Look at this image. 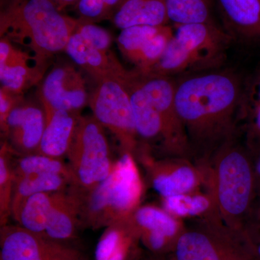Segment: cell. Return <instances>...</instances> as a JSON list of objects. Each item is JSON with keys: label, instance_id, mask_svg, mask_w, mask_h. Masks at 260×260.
I'll return each mask as SVG.
<instances>
[{"label": "cell", "instance_id": "5", "mask_svg": "<svg viewBox=\"0 0 260 260\" xmlns=\"http://www.w3.org/2000/svg\"><path fill=\"white\" fill-rule=\"evenodd\" d=\"M67 158L73 184L83 191L93 189L112 172L114 162L105 129L92 116H80Z\"/></svg>", "mask_w": 260, "mask_h": 260}, {"label": "cell", "instance_id": "29", "mask_svg": "<svg viewBox=\"0 0 260 260\" xmlns=\"http://www.w3.org/2000/svg\"><path fill=\"white\" fill-rule=\"evenodd\" d=\"M208 201L202 196L193 198L184 194L176 195L166 198V208L171 213L179 215L199 214L206 210L208 207Z\"/></svg>", "mask_w": 260, "mask_h": 260}, {"label": "cell", "instance_id": "24", "mask_svg": "<svg viewBox=\"0 0 260 260\" xmlns=\"http://www.w3.org/2000/svg\"><path fill=\"white\" fill-rule=\"evenodd\" d=\"M14 152L6 143L0 150V225H8L12 216V201L15 185Z\"/></svg>", "mask_w": 260, "mask_h": 260}, {"label": "cell", "instance_id": "3", "mask_svg": "<svg viewBox=\"0 0 260 260\" xmlns=\"http://www.w3.org/2000/svg\"><path fill=\"white\" fill-rule=\"evenodd\" d=\"M174 37L155 66L145 75H170L201 71L220 66L233 40L213 23L174 25Z\"/></svg>", "mask_w": 260, "mask_h": 260}, {"label": "cell", "instance_id": "1", "mask_svg": "<svg viewBox=\"0 0 260 260\" xmlns=\"http://www.w3.org/2000/svg\"><path fill=\"white\" fill-rule=\"evenodd\" d=\"M244 90L235 75L223 72L194 75L176 84V109L183 125L199 140L225 135L242 109Z\"/></svg>", "mask_w": 260, "mask_h": 260}, {"label": "cell", "instance_id": "14", "mask_svg": "<svg viewBox=\"0 0 260 260\" xmlns=\"http://www.w3.org/2000/svg\"><path fill=\"white\" fill-rule=\"evenodd\" d=\"M82 206L83 194L79 188L71 185L58 191L48 220L46 237L66 244L75 239L80 228L84 226Z\"/></svg>", "mask_w": 260, "mask_h": 260}, {"label": "cell", "instance_id": "11", "mask_svg": "<svg viewBox=\"0 0 260 260\" xmlns=\"http://www.w3.org/2000/svg\"><path fill=\"white\" fill-rule=\"evenodd\" d=\"M34 56L15 47L5 38L0 42V80L1 87L15 93L24 91L43 79L47 67L30 65Z\"/></svg>", "mask_w": 260, "mask_h": 260}, {"label": "cell", "instance_id": "33", "mask_svg": "<svg viewBox=\"0 0 260 260\" xmlns=\"http://www.w3.org/2000/svg\"><path fill=\"white\" fill-rule=\"evenodd\" d=\"M24 101L23 94L15 93L1 87L0 89V126H4L10 112Z\"/></svg>", "mask_w": 260, "mask_h": 260}, {"label": "cell", "instance_id": "2", "mask_svg": "<svg viewBox=\"0 0 260 260\" xmlns=\"http://www.w3.org/2000/svg\"><path fill=\"white\" fill-rule=\"evenodd\" d=\"M2 38L30 48L36 60L48 61L64 51L79 20L66 16L51 0H21L2 12Z\"/></svg>", "mask_w": 260, "mask_h": 260}, {"label": "cell", "instance_id": "21", "mask_svg": "<svg viewBox=\"0 0 260 260\" xmlns=\"http://www.w3.org/2000/svg\"><path fill=\"white\" fill-rule=\"evenodd\" d=\"M56 193H39L29 197L24 200L13 218L20 227L45 236Z\"/></svg>", "mask_w": 260, "mask_h": 260}, {"label": "cell", "instance_id": "22", "mask_svg": "<svg viewBox=\"0 0 260 260\" xmlns=\"http://www.w3.org/2000/svg\"><path fill=\"white\" fill-rule=\"evenodd\" d=\"M214 0H167L169 22L174 25L213 23Z\"/></svg>", "mask_w": 260, "mask_h": 260}, {"label": "cell", "instance_id": "12", "mask_svg": "<svg viewBox=\"0 0 260 260\" xmlns=\"http://www.w3.org/2000/svg\"><path fill=\"white\" fill-rule=\"evenodd\" d=\"M72 60L98 83L116 80L125 83L132 71L126 70L110 50L90 47L74 32L64 50Z\"/></svg>", "mask_w": 260, "mask_h": 260}, {"label": "cell", "instance_id": "10", "mask_svg": "<svg viewBox=\"0 0 260 260\" xmlns=\"http://www.w3.org/2000/svg\"><path fill=\"white\" fill-rule=\"evenodd\" d=\"M45 126L42 106L24 100L10 112L1 133L5 143L16 155H30L39 153Z\"/></svg>", "mask_w": 260, "mask_h": 260}, {"label": "cell", "instance_id": "27", "mask_svg": "<svg viewBox=\"0 0 260 260\" xmlns=\"http://www.w3.org/2000/svg\"><path fill=\"white\" fill-rule=\"evenodd\" d=\"M177 260H220L218 253L204 234L189 232L177 242Z\"/></svg>", "mask_w": 260, "mask_h": 260}, {"label": "cell", "instance_id": "35", "mask_svg": "<svg viewBox=\"0 0 260 260\" xmlns=\"http://www.w3.org/2000/svg\"><path fill=\"white\" fill-rule=\"evenodd\" d=\"M254 175L256 181H260V152L258 158L256 159L255 167L254 169Z\"/></svg>", "mask_w": 260, "mask_h": 260}, {"label": "cell", "instance_id": "6", "mask_svg": "<svg viewBox=\"0 0 260 260\" xmlns=\"http://www.w3.org/2000/svg\"><path fill=\"white\" fill-rule=\"evenodd\" d=\"M88 105L94 118L115 137L124 153H130L136 144L138 134L124 83L116 80L98 83L90 94Z\"/></svg>", "mask_w": 260, "mask_h": 260}, {"label": "cell", "instance_id": "34", "mask_svg": "<svg viewBox=\"0 0 260 260\" xmlns=\"http://www.w3.org/2000/svg\"><path fill=\"white\" fill-rule=\"evenodd\" d=\"M51 1L56 5L58 9L61 11L66 7L72 5H76L78 0H51Z\"/></svg>", "mask_w": 260, "mask_h": 260}, {"label": "cell", "instance_id": "4", "mask_svg": "<svg viewBox=\"0 0 260 260\" xmlns=\"http://www.w3.org/2000/svg\"><path fill=\"white\" fill-rule=\"evenodd\" d=\"M143 183L134 159L123 153L104 181L83 194V225L92 229L107 228L128 218L139 204Z\"/></svg>", "mask_w": 260, "mask_h": 260}, {"label": "cell", "instance_id": "28", "mask_svg": "<svg viewBox=\"0 0 260 260\" xmlns=\"http://www.w3.org/2000/svg\"><path fill=\"white\" fill-rule=\"evenodd\" d=\"M194 172L189 167H181L172 174L158 173L153 178L154 189L165 198L184 194L194 186Z\"/></svg>", "mask_w": 260, "mask_h": 260}, {"label": "cell", "instance_id": "20", "mask_svg": "<svg viewBox=\"0 0 260 260\" xmlns=\"http://www.w3.org/2000/svg\"><path fill=\"white\" fill-rule=\"evenodd\" d=\"M73 185L68 178L57 174H30L15 179L12 201V217L24 200L39 193L58 192Z\"/></svg>", "mask_w": 260, "mask_h": 260}, {"label": "cell", "instance_id": "36", "mask_svg": "<svg viewBox=\"0 0 260 260\" xmlns=\"http://www.w3.org/2000/svg\"><path fill=\"white\" fill-rule=\"evenodd\" d=\"M20 1H21V0H8V4L7 5V6H8V5L16 4V3H18Z\"/></svg>", "mask_w": 260, "mask_h": 260}, {"label": "cell", "instance_id": "25", "mask_svg": "<svg viewBox=\"0 0 260 260\" xmlns=\"http://www.w3.org/2000/svg\"><path fill=\"white\" fill-rule=\"evenodd\" d=\"M129 217L139 235L142 233L156 232L169 239L177 232L175 220L165 212L154 207L138 208Z\"/></svg>", "mask_w": 260, "mask_h": 260}, {"label": "cell", "instance_id": "8", "mask_svg": "<svg viewBox=\"0 0 260 260\" xmlns=\"http://www.w3.org/2000/svg\"><path fill=\"white\" fill-rule=\"evenodd\" d=\"M39 99L46 114L57 110L80 113L90 95L81 73L70 63H59L43 78Z\"/></svg>", "mask_w": 260, "mask_h": 260}, {"label": "cell", "instance_id": "19", "mask_svg": "<svg viewBox=\"0 0 260 260\" xmlns=\"http://www.w3.org/2000/svg\"><path fill=\"white\" fill-rule=\"evenodd\" d=\"M139 236L130 217L106 228L95 248V260H126L132 243Z\"/></svg>", "mask_w": 260, "mask_h": 260}, {"label": "cell", "instance_id": "31", "mask_svg": "<svg viewBox=\"0 0 260 260\" xmlns=\"http://www.w3.org/2000/svg\"><path fill=\"white\" fill-rule=\"evenodd\" d=\"M241 110L250 115L253 132L260 140V73L247 90H244Z\"/></svg>", "mask_w": 260, "mask_h": 260}, {"label": "cell", "instance_id": "26", "mask_svg": "<svg viewBox=\"0 0 260 260\" xmlns=\"http://www.w3.org/2000/svg\"><path fill=\"white\" fill-rule=\"evenodd\" d=\"M164 26L140 25L122 29L116 39L118 49L134 64L143 48Z\"/></svg>", "mask_w": 260, "mask_h": 260}, {"label": "cell", "instance_id": "32", "mask_svg": "<svg viewBox=\"0 0 260 260\" xmlns=\"http://www.w3.org/2000/svg\"><path fill=\"white\" fill-rule=\"evenodd\" d=\"M75 5L83 22L93 23L110 16L103 0H78Z\"/></svg>", "mask_w": 260, "mask_h": 260}, {"label": "cell", "instance_id": "9", "mask_svg": "<svg viewBox=\"0 0 260 260\" xmlns=\"http://www.w3.org/2000/svg\"><path fill=\"white\" fill-rule=\"evenodd\" d=\"M255 186L254 168L243 154L232 152L222 159L218 172V198L227 213L237 215L245 213Z\"/></svg>", "mask_w": 260, "mask_h": 260}, {"label": "cell", "instance_id": "17", "mask_svg": "<svg viewBox=\"0 0 260 260\" xmlns=\"http://www.w3.org/2000/svg\"><path fill=\"white\" fill-rule=\"evenodd\" d=\"M80 116V113L66 110L46 114L39 153L59 159L67 157Z\"/></svg>", "mask_w": 260, "mask_h": 260}, {"label": "cell", "instance_id": "7", "mask_svg": "<svg viewBox=\"0 0 260 260\" xmlns=\"http://www.w3.org/2000/svg\"><path fill=\"white\" fill-rule=\"evenodd\" d=\"M0 260L86 259L81 251L66 243L8 224L0 230Z\"/></svg>", "mask_w": 260, "mask_h": 260}, {"label": "cell", "instance_id": "30", "mask_svg": "<svg viewBox=\"0 0 260 260\" xmlns=\"http://www.w3.org/2000/svg\"><path fill=\"white\" fill-rule=\"evenodd\" d=\"M75 32L90 47L103 51L110 50L112 38L110 32L106 29L93 23L83 22L79 20V23Z\"/></svg>", "mask_w": 260, "mask_h": 260}, {"label": "cell", "instance_id": "23", "mask_svg": "<svg viewBox=\"0 0 260 260\" xmlns=\"http://www.w3.org/2000/svg\"><path fill=\"white\" fill-rule=\"evenodd\" d=\"M18 156V158H14L13 162L15 179L30 174H57L68 178L73 184L69 165L65 164L62 159L52 158L40 153Z\"/></svg>", "mask_w": 260, "mask_h": 260}, {"label": "cell", "instance_id": "15", "mask_svg": "<svg viewBox=\"0 0 260 260\" xmlns=\"http://www.w3.org/2000/svg\"><path fill=\"white\" fill-rule=\"evenodd\" d=\"M225 31L248 44H260V0H215Z\"/></svg>", "mask_w": 260, "mask_h": 260}, {"label": "cell", "instance_id": "16", "mask_svg": "<svg viewBox=\"0 0 260 260\" xmlns=\"http://www.w3.org/2000/svg\"><path fill=\"white\" fill-rule=\"evenodd\" d=\"M124 84L129 93L137 134L145 139H153L159 135L164 138L161 116L140 84L138 72L132 70Z\"/></svg>", "mask_w": 260, "mask_h": 260}, {"label": "cell", "instance_id": "13", "mask_svg": "<svg viewBox=\"0 0 260 260\" xmlns=\"http://www.w3.org/2000/svg\"><path fill=\"white\" fill-rule=\"evenodd\" d=\"M138 73L140 84L161 116L166 143L178 146L182 145L185 138L183 133L184 125L178 115L174 102L176 83L169 77L145 75Z\"/></svg>", "mask_w": 260, "mask_h": 260}, {"label": "cell", "instance_id": "18", "mask_svg": "<svg viewBox=\"0 0 260 260\" xmlns=\"http://www.w3.org/2000/svg\"><path fill=\"white\" fill-rule=\"evenodd\" d=\"M112 21L121 30L140 25H167V0H123L113 14Z\"/></svg>", "mask_w": 260, "mask_h": 260}]
</instances>
